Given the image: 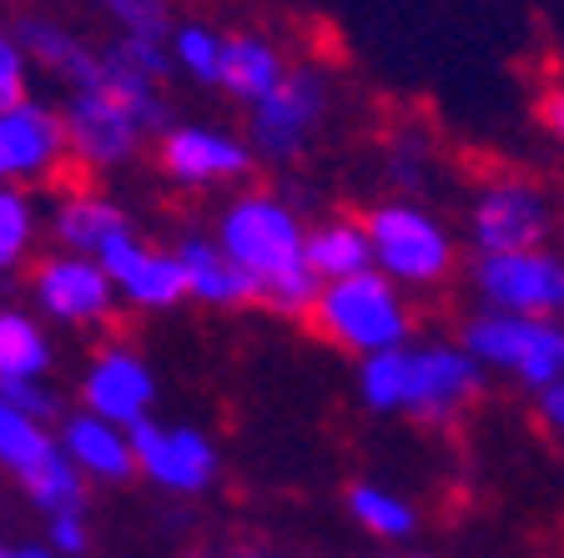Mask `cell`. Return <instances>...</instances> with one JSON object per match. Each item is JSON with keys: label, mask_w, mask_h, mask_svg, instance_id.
I'll list each match as a JSON object with an SVG mask.
<instances>
[{"label": "cell", "mask_w": 564, "mask_h": 558, "mask_svg": "<svg viewBox=\"0 0 564 558\" xmlns=\"http://www.w3.org/2000/svg\"><path fill=\"white\" fill-rule=\"evenodd\" d=\"M217 247L258 282L262 307L288 322H307L323 282L307 272V227L278 192H242L217 211Z\"/></svg>", "instance_id": "cell-1"}, {"label": "cell", "mask_w": 564, "mask_h": 558, "mask_svg": "<svg viewBox=\"0 0 564 558\" xmlns=\"http://www.w3.org/2000/svg\"><path fill=\"white\" fill-rule=\"evenodd\" d=\"M176 106L162 81H141L127 70L106 66L82 91H66L61 127H66V156L82 172H121L141 156L147 141H162L176 127Z\"/></svg>", "instance_id": "cell-2"}, {"label": "cell", "mask_w": 564, "mask_h": 558, "mask_svg": "<svg viewBox=\"0 0 564 558\" xmlns=\"http://www.w3.org/2000/svg\"><path fill=\"white\" fill-rule=\"evenodd\" d=\"M323 342L343 352H358V358H378V352H393L409 342L413 332V307L403 303L399 282H388L383 272H364V277L348 282H328L317 292L313 313H307Z\"/></svg>", "instance_id": "cell-3"}, {"label": "cell", "mask_w": 564, "mask_h": 558, "mask_svg": "<svg viewBox=\"0 0 564 558\" xmlns=\"http://www.w3.org/2000/svg\"><path fill=\"white\" fill-rule=\"evenodd\" d=\"M328 101H333V86H328V70L317 66V61L288 66L278 91L262 96L247 111V146H252V156L268 166L297 162L307 152L313 131L328 117Z\"/></svg>", "instance_id": "cell-4"}, {"label": "cell", "mask_w": 564, "mask_h": 558, "mask_svg": "<svg viewBox=\"0 0 564 558\" xmlns=\"http://www.w3.org/2000/svg\"><path fill=\"white\" fill-rule=\"evenodd\" d=\"M364 232L373 242V267L403 287H438L454 277V242L429 211L409 201H383L364 211Z\"/></svg>", "instance_id": "cell-5"}, {"label": "cell", "mask_w": 564, "mask_h": 558, "mask_svg": "<svg viewBox=\"0 0 564 558\" xmlns=\"http://www.w3.org/2000/svg\"><path fill=\"white\" fill-rule=\"evenodd\" d=\"M127 438L131 458H137V478H147L152 489L172 493V499H202L223 473V453H217L212 433L192 428V423L147 418Z\"/></svg>", "instance_id": "cell-6"}, {"label": "cell", "mask_w": 564, "mask_h": 558, "mask_svg": "<svg viewBox=\"0 0 564 558\" xmlns=\"http://www.w3.org/2000/svg\"><path fill=\"white\" fill-rule=\"evenodd\" d=\"M464 348L469 358L514 368L529 383H564V327H550L540 317L514 313H479L464 322Z\"/></svg>", "instance_id": "cell-7"}, {"label": "cell", "mask_w": 564, "mask_h": 558, "mask_svg": "<svg viewBox=\"0 0 564 558\" xmlns=\"http://www.w3.org/2000/svg\"><path fill=\"white\" fill-rule=\"evenodd\" d=\"M31 297L41 317L61 327H106L117 317V282L96 256L51 252L31 267Z\"/></svg>", "instance_id": "cell-8"}, {"label": "cell", "mask_w": 564, "mask_h": 558, "mask_svg": "<svg viewBox=\"0 0 564 558\" xmlns=\"http://www.w3.org/2000/svg\"><path fill=\"white\" fill-rule=\"evenodd\" d=\"M82 407L127 433L152 418L156 372H152V362H147V352L127 338H106L82 372Z\"/></svg>", "instance_id": "cell-9"}, {"label": "cell", "mask_w": 564, "mask_h": 558, "mask_svg": "<svg viewBox=\"0 0 564 558\" xmlns=\"http://www.w3.org/2000/svg\"><path fill=\"white\" fill-rule=\"evenodd\" d=\"M252 166H258V156H252L247 136H232V131H217V127L176 121L156 141V172L172 186H182V192H212V186L247 182Z\"/></svg>", "instance_id": "cell-10"}, {"label": "cell", "mask_w": 564, "mask_h": 558, "mask_svg": "<svg viewBox=\"0 0 564 558\" xmlns=\"http://www.w3.org/2000/svg\"><path fill=\"white\" fill-rule=\"evenodd\" d=\"M484 393V372L458 348H409V397L403 413L423 428L448 433Z\"/></svg>", "instance_id": "cell-11"}, {"label": "cell", "mask_w": 564, "mask_h": 558, "mask_svg": "<svg viewBox=\"0 0 564 558\" xmlns=\"http://www.w3.org/2000/svg\"><path fill=\"white\" fill-rule=\"evenodd\" d=\"M550 221V201L529 176L494 172L474 201V242L479 252H540Z\"/></svg>", "instance_id": "cell-12"}, {"label": "cell", "mask_w": 564, "mask_h": 558, "mask_svg": "<svg viewBox=\"0 0 564 558\" xmlns=\"http://www.w3.org/2000/svg\"><path fill=\"white\" fill-rule=\"evenodd\" d=\"M96 262L106 267V277L117 282V297H127L137 313H172V307L187 303V277H182L176 252L141 242L137 227L121 232Z\"/></svg>", "instance_id": "cell-13"}, {"label": "cell", "mask_w": 564, "mask_h": 558, "mask_svg": "<svg viewBox=\"0 0 564 558\" xmlns=\"http://www.w3.org/2000/svg\"><path fill=\"white\" fill-rule=\"evenodd\" d=\"M61 162H70V156L56 106L31 96V101L0 111V186L51 182Z\"/></svg>", "instance_id": "cell-14"}, {"label": "cell", "mask_w": 564, "mask_h": 558, "mask_svg": "<svg viewBox=\"0 0 564 558\" xmlns=\"http://www.w3.org/2000/svg\"><path fill=\"white\" fill-rule=\"evenodd\" d=\"M474 282L509 313H564V262L544 252H484Z\"/></svg>", "instance_id": "cell-15"}, {"label": "cell", "mask_w": 564, "mask_h": 558, "mask_svg": "<svg viewBox=\"0 0 564 558\" xmlns=\"http://www.w3.org/2000/svg\"><path fill=\"white\" fill-rule=\"evenodd\" d=\"M172 252H176V262H182V277H187L192 303L217 307V313H237V307H258L262 303L258 282L247 277L232 256L217 247L212 232H187Z\"/></svg>", "instance_id": "cell-16"}, {"label": "cell", "mask_w": 564, "mask_h": 558, "mask_svg": "<svg viewBox=\"0 0 564 558\" xmlns=\"http://www.w3.org/2000/svg\"><path fill=\"white\" fill-rule=\"evenodd\" d=\"M56 438H61V448H66L70 463L82 468L86 483L121 489V483H131V478H137V458H131L127 428L96 418V413H86V407H70L66 418H61Z\"/></svg>", "instance_id": "cell-17"}, {"label": "cell", "mask_w": 564, "mask_h": 558, "mask_svg": "<svg viewBox=\"0 0 564 558\" xmlns=\"http://www.w3.org/2000/svg\"><path fill=\"white\" fill-rule=\"evenodd\" d=\"M11 35L21 41L25 61H31L35 70L56 76L66 91H82V86H91L96 76H101V46H86L82 35L70 31L66 21H56V15L31 11L11 25Z\"/></svg>", "instance_id": "cell-18"}, {"label": "cell", "mask_w": 564, "mask_h": 558, "mask_svg": "<svg viewBox=\"0 0 564 558\" xmlns=\"http://www.w3.org/2000/svg\"><path fill=\"white\" fill-rule=\"evenodd\" d=\"M121 232H131V217L96 186H66L51 207V237L61 242V252L101 256Z\"/></svg>", "instance_id": "cell-19"}, {"label": "cell", "mask_w": 564, "mask_h": 558, "mask_svg": "<svg viewBox=\"0 0 564 558\" xmlns=\"http://www.w3.org/2000/svg\"><path fill=\"white\" fill-rule=\"evenodd\" d=\"M288 66H293V61L282 56V51L272 46L268 35L237 31V35H227L223 86H217V91H223L227 101H237V106H247V111H252L262 96L278 91V81L288 76Z\"/></svg>", "instance_id": "cell-20"}, {"label": "cell", "mask_w": 564, "mask_h": 558, "mask_svg": "<svg viewBox=\"0 0 564 558\" xmlns=\"http://www.w3.org/2000/svg\"><path fill=\"white\" fill-rule=\"evenodd\" d=\"M307 272H313L323 287L328 282H348L373 272V242L364 232V217H323L307 227Z\"/></svg>", "instance_id": "cell-21"}, {"label": "cell", "mask_w": 564, "mask_h": 558, "mask_svg": "<svg viewBox=\"0 0 564 558\" xmlns=\"http://www.w3.org/2000/svg\"><path fill=\"white\" fill-rule=\"evenodd\" d=\"M56 368L51 332L21 307H0V383H46Z\"/></svg>", "instance_id": "cell-22"}, {"label": "cell", "mask_w": 564, "mask_h": 558, "mask_svg": "<svg viewBox=\"0 0 564 558\" xmlns=\"http://www.w3.org/2000/svg\"><path fill=\"white\" fill-rule=\"evenodd\" d=\"M56 453H61L56 433H51L46 423L25 418L21 407H11L0 397V468L21 483V478H31L35 468H46Z\"/></svg>", "instance_id": "cell-23"}, {"label": "cell", "mask_w": 564, "mask_h": 558, "mask_svg": "<svg viewBox=\"0 0 564 558\" xmlns=\"http://www.w3.org/2000/svg\"><path fill=\"white\" fill-rule=\"evenodd\" d=\"M166 51H172V70H182L192 86H207V91H217V86H223L227 35L217 31V25H207V21H176Z\"/></svg>", "instance_id": "cell-24"}, {"label": "cell", "mask_w": 564, "mask_h": 558, "mask_svg": "<svg viewBox=\"0 0 564 558\" xmlns=\"http://www.w3.org/2000/svg\"><path fill=\"white\" fill-rule=\"evenodd\" d=\"M35 232H41V217H35L31 192L0 186V277L21 272L35 256Z\"/></svg>", "instance_id": "cell-25"}, {"label": "cell", "mask_w": 564, "mask_h": 558, "mask_svg": "<svg viewBox=\"0 0 564 558\" xmlns=\"http://www.w3.org/2000/svg\"><path fill=\"white\" fill-rule=\"evenodd\" d=\"M358 397L373 413H403V397H409V348L364 358V368H358Z\"/></svg>", "instance_id": "cell-26"}, {"label": "cell", "mask_w": 564, "mask_h": 558, "mask_svg": "<svg viewBox=\"0 0 564 558\" xmlns=\"http://www.w3.org/2000/svg\"><path fill=\"white\" fill-rule=\"evenodd\" d=\"M348 513L378 538H409L413 528H419V513H413L403 499H393V493L373 489V483H352L348 489Z\"/></svg>", "instance_id": "cell-27"}, {"label": "cell", "mask_w": 564, "mask_h": 558, "mask_svg": "<svg viewBox=\"0 0 564 558\" xmlns=\"http://www.w3.org/2000/svg\"><path fill=\"white\" fill-rule=\"evenodd\" d=\"M106 21L117 25V35H147V41H172L176 15L172 0H91Z\"/></svg>", "instance_id": "cell-28"}, {"label": "cell", "mask_w": 564, "mask_h": 558, "mask_svg": "<svg viewBox=\"0 0 564 558\" xmlns=\"http://www.w3.org/2000/svg\"><path fill=\"white\" fill-rule=\"evenodd\" d=\"M101 61L127 70V76H141V81L166 86V76H172V51H166V41H147V35H111L101 46Z\"/></svg>", "instance_id": "cell-29"}, {"label": "cell", "mask_w": 564, "mask_h": 558, "mask_svg": "<svg viewBox=\"0 0 564 558\" xmlns=\"http://www.w3.org/2000/svg\"><path fill=\"white\" fill-rule=\"evenodd\" d=\"M31 101V61L11 31H0V111Z\"/></svg>", "instance_id": "cell-30"}, {"label": "cell", "mask_w": 564, "mask_h": 558, "mask_svg": "<svg viewBox=\"0 0 564 558\" xmlns=\"http://www.w3.org/2000/svg\"><path fill=\"white\" fill-rule=\"evenodd\" d=\"M0 397L11 407H21L25 418H35V423H56V418H66L61 413V397L51 393V383H0Z\"/></svg>", "instance_id": "cell-31"}, {"label": "cell", "mask_w": 564, "mask_h": 558, "mask_svg": "<svg viewBox=\"0 0 564 558\" xmlns=\"http://www.w3.org/2000/svg\"><path fill=\"white\" fill-rule=\"evenodd\" d=\"M46 548L56 558H86V548H91L86 513H61V518H46Z\"/></svg>", "instance_id": "cell-32"}, {"label": "cell", "mask_w": 564, "mask_h": 558, "mask_svg": "<svg viewBox=\"0 0 564 558\" xmlns=\"http://www.w3.org/2000/svg\"><path fill=\"white\" fill-rule=\"evenodd\" d=\"M534 117H540V127H550L554 136L564 141V81L544 86V91L534 96Z\"/></svg>", "instance_id": "cell-33"}, {"label": "cell", "mask_w": 564, "mask_h": 558, "mask_svg": "<svg viewBox=\"0 0 564 558\" xmlns=\"http://www.w3.org/2000/svg\"><path fill=\"white\" fill-rule=\"evenodd\" d=\"M540 407H544V418H550L554 428H564V383H550V387H544Z\"/></svg>", "instance_id": "cell-34"}, {"label": "cell", "mask_w": 564, "mask_h": 558, "mask_svg": "<svg viewBox=\"0 0 564 558\" xmlns=\"http://www.w3.org/2000/svg\"><path fill=\"white\" fill-rule=\"evenodd\" d=\"M0 558H56L46 544H0Z\"/></svg>", "instance_id": "cell-35"}, {"label": "cell", "mask_w": 564, "mask_h": 558, "mask_svg": "<svg viewBox=\"0 0 564 558\" xmlns=\"http://www.w3.org/2000/svg\"><path fill=\"white\" fill-rule=\"evenodd\" d=\"M232 558H272V554H262V548H242V554H232Z\"/></svg>", "instance_id": "cell-36"}, {"label": "cell", "mask_w": 564, "mask_h": 558, "mask_svg": "<svg viewBox=\"0 0 564 558\" xmlns=\"http://www.w3.org/2000/svg\"><path fill=\"white\" fill-rule=\"evenodd\" d=\"M197 558H207V554H197Z\"/></svg>", "instance_id": "cell-37"}]
</instances>
